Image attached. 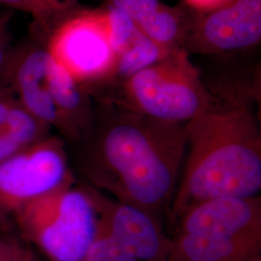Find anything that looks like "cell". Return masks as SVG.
Instances as JSON below:
<instances>
[{
	"label": "cell",
	"mask_w": 261,
	"mask_h": 261,
	"mask_svg": "<svg viewBox=\"0 0 261 261\" xmlns=\"http://www.w3.org/2000/svg\"><path fill=\"white\" fill-rule=\"evenodd\" d=\"M172 51L174 50H168L159 46L145 36L138 28L128 47L116 56L114 67L109 80L121 79L125 83L141 70L167 58Z\"/></svg>",
	"instance_id": "4fadbf2b"
},
{
	"label": "cell",
	"mask_w": 261,
	"mask_h": 261,
	"mask_svg": "<svg viewBox=\"0 0 261 261\" xmlns=\"http://www.w3.org/2000/svg\"><path fill=\"white\" fill-rule=\"evenodd\" d=\"M43 12L45 29L55 28L60 20L76 10L77 0H38Z\"/></svg>",
	"instance_id": "ac0fdd59"
},
{
	"label": "cell",
	"mask_w": 261,
	"mask_h": 261,
	"mask_svg": "<svg viewBox=\"0 0 261 261\" xmlns=\"http://www.w3.org/2000/svg\"><path fill=\"white\" fill-rule=\"evenodd\" d=\"M230 1L231 0H185L190 9L194 10L197 13H207L218 9Z\"/></svg>",
	"instance_id": "cb8c5ba5"
},
{
	"label": "cell",
	"mask_w": 261,
	"mask_h": 261,
	"mask_svg": "<svg viewBox=\"0 0 261 261\" xmlns=\"http://www.w3.org/2000/svg\"><path fill=\"white\" fill-rule=\"evenodd\" d=\"M12 19L11 11L0 12V75L6 65L11 53L10 22Z\"/></svg>",
	"instance_id": "d6986e66"
},
{
	"label": "cell",
	"mask_w": 261,
	"mask_h": 261,
	"mask_svg": "<svg viewBox=\"0 0 261 261\" xmlns=\"http://www.w3.org/2000/svg\"><path fill=\"white\" fill-rule=\"evenodd\" d=\"M102 226L138 260H166L169 243L165 244L157 225L138 206H118Z\"/></svg>",
	"instance_id": "30bf717a"
},
{
	"label": "cell",
	"mask_w": 261,
	"mask_h": 261,
	"mask_svg": "<svg viewBox=\"0 0 261 261\" xmlns=\"http://www.w3.org/2000/svg\"><path fill=\"white\" fill-rule=\"evenodd\" d=\"M47 83L60 117L61 130L75 136L90 118L85 89L50 56L47 62Z\"/></svg>",
	"instance_id": "8fae6325"
},
{
	"label": "cell",
	"mask_w": 261,
	"mask_h": 261,
	"mask_svg": "<svg viewBox=\"0 0 261 261\" xmlns=\"http://www.w3.org/2000/svg\"><path fill=\"white\" fill-rule=\"evenodd\" d=\"M260 40L261 0H231L207 13L195 12L183 48L222 55L254 47Z\"/></svg>",
	"instance_id": "52a82bcc"
},
{
	"label": "cell",
	"mask_w": 261,
	"mask_h": 261,
	"mask_svg": "<svg viewBox=\"0 0 261 261\" xmlns=\"http://www.w3.org/2000/svg\"><path fill=\"white\" fill-rule=\"evenodd\" d=\"M49 125L28 111L17 99L3 129L21 149L47 138Z\"/></svg>",
	"instance_id": "5bb4252c"
},
{
	"label": "cell",
	"mask_w": 261,
	"mask_h": 261,
	"mask_svg": "<svg viewBox=\"0 0 261 261\" xmlns=\"http://www.w3.org/2000/svg\"><path fill=\"white\" fill-rule=\"evenodd\" d=\"M117 115L103 134V162L135 206L157 205L173 187L185 129L127 108Z\"/></svg>",
	"instance_id": "7a4b0ae2"
},
{
	"label": "cell",
	"mask_w": 261,
	"mask_h": 261,
	"mask_svg": "<svg viewBox=\"0 0 261 261\" xmlns=\"http://www.w3.org/2000/svg\"><path fill=\"white\" fill-rule=\"evenodd\" d=\"M2 220H3V216H2V215H1V213H0V222H1Z\"/></svg>",
	"instance_id": "484cf974"
},
{
	"label": "cell",
	"mask_w": 261,
	"mask_h": 261,
	"mask_svg": "<svg viewBox=\"0 0 261 261\" xmlns=\"http://www.w3.org/2000/svg\"><path fill=\"white\" fill-rule=\"evenodd\" d=\"M46 48L84 89L107 82L116 59L105 9H76L69 14L50 31Z\"/></svg>",
	"instance_id": "5b68a950"
},
{
	"label": "cell",
	"mask_w": 261,
	"mask_h": 261,
	"mask_svg": "<svg viewBox=\"0 0 261 261\" xmlns=\"http://www.w3.org/2000/svg\"><path fill=\"white\" fill-rule=\"evenodd\" d=\"M22 235L53 261H83L99 226L97 211L86 193L61 188L14 213Z\"/></svg>",
	"instance_id": "3957f363"
},
{
	"label": "cell",
	"mask_w": 261,
	"mask_h": 261,
	"mask_svg": "<svg viewBox=\"0 0 261 261\" xmlns=\"http://www.w3.org/2000/svg\"><path fill=\"white\" fill-rule=\"evenodd\" d=\"M48 58L46 47L31 45L11 50L0 84L10 87L19 103L40 120L61 130L47 83Z\"/></svg>",
	"instance_id": "9c48e42d"
},
{
	"label": "cell",
	"mask_w": 261,
	"mask_h": 261,
	"mask_svg": "<svg viewBox=\"0 0 261 261\" xmlns=\"http://www.w3.org/2000/svg\"><path fill=\"white\" fill-rule=\"evenodd\" d=\"M106 11L109 38L115 55L123 51L135 36L138 27L124 11L110 4Z\"/></svg>",
	"instance_id": "9a60e30c"
},
{
	"label": "cell",
	"mask_w": 261,
	"mask_h": 261,
	"mask_svg": "<svg viewBox=\"0 0 261 261\" xmlns=\"http://www.w3.org/2000/svg\"><path fill=\"white\" fill-rule=\"evenodd\" d=\"M17 101V97L12 89L5 84H0V128L4 126L10 112Z\"/></svg>",
	"instance_id": "44dd1931"
},
{
	"label": "cell",
	"mask_w": 261,
	"mask_h": 261,
	"mask_svg": "<svg viewBox=\"0 0 261 261\" xmlns=\"http://www.w3.org/2000/svg\"><path fill=\"white\" fill-rule=\"evenodd\" d=\"M260 211L255 197L221 196L184 214L182 233L260 243Z\"/></svg>",
	"instance_id": "ba28073f"
},
{
	"label": "cell",
	"mask_w": 261,
	"mask_h": 261,
	"mask_svg": "<svg viewBox=\"0 0 261 261\" xmlns=\"http://www.w3.org/2000/svg\"><path fill=\"white\" fill-rule=\"evenodd\" d=\"M20 150L22 149L11 139L3 127L0 128V164L17 154Z\"/></svg>",
	"instance_id": "603a6c76"
},
{
	"label": "cell",
	"mask_w": 261,
	"mask_h": 261,
	"mask_svg": "<svg viewBox=\"0 0 261 261\" xmlns=\"http://www.w3.org/2000/svg\"><path fill=\"white\" fill-rule=\"evenodd\" d=\"M27 250L0 237V261H19Z\"/></svg>",
	"instance_id": "7402d4cb"
},
{
	"label": "cell",
	"mask_w": 261,
	"mask_h": 261,
	"mask_svg": "<svg viewBox=\"0 0 261 261\" xmlns=\"http://www.w3.org/2000/svg\"><path fill=\"white\" fill-rule=\"evenodd\" d=\"M71 185L61 144L47 138L0 164V213L3 218L42 196Z\"/></svg>",
	"instance_id": "8992f818"
},
{
	"label": "cell",
	"mask_w": 261,
	"mask_h": 261,
	"mask_svg": "<svg viewBox=\"0 0 261 261\" xmlns=\"http://www.w3.org/2000/svg\"><path fill=\"white\" fill-rule=\"evenodd\" d=\"M127 109L164 121L188 122L211 100L196 66L178 48L125 82Z\"/></svg>",
	"instance_id": "277c9868"
},
{
	"label": "cell",
	"mask_w": 261,
	"mask_h": 261,
	"mask_svg": "<svg viewBox=\"0 0 261 261\" xmlns=\"http://www.w3.org/2000/svg\"><path fill=\"white\" fill-rule=\"evenodd\" d=\"M0 5L28 13L40 27L45 28L43 12L38 0H0Z\"/></svg>",
	"instance_id": "ffe728a7"
},
{
	"label": "cell",
	"mask_w": 261,
	"mask_h": 261,
	"mask_svg": "<svg viewBox=\"0 0 261 261\" xmlns=\"http://www.w3.org/2000/svg\"><path fill=\"white\" fill-rule=\"evenodd\" d=\"M186 171L175 202L185 214L221 196L254 197L261 189L260 139L256 119L239 95H211L203 112L187 122Z\"/></svg>",
	"instance_id": "6da1fadb"
},
{
	"label": "cell",
	"mask_w": 261,
	"mask_h": 261,
	"mask_svg": "<svg viewBox=\"0 0 261 261\" xmlns=\"http://www.w3.org/2000/svg\"><path fill=\"white\" fill-rule=\"evenodd\" d=\"M83 261H139L114 240L100 224L96 238Z\"/></svg>",
	"instance_id": "2e32d148"
},
{
	"label": "cell",
	"mask_w": 261,
	"mask_h": 261,
	"mask_svg": "<svg viewBox=\"0 0 261 261\" xmlns=\"http://www.w3.org/2000/svg\"><path fill=\"white\" fill-rule=\"evenodd\" d=\"M111 4L124 11L139 25L152 16L162 3L160 0H112Z\"/></svg>",
	"instance_id": "e0dca14e"
},
{
	"label": "cell",
	"mask_w": 261,
	"mask_h": 261,
	"mask_svg": "<svg viewBox=\"0 0 261 261\" xmlns=\"http://www.w3.org/2000/svg\"><path fill=\"white\" fill-rule=\"evenodd\" d=\"M195 12L162 3L152 16L137 27L159 46L168 50H175L183 48Z\"/></svg>",
	"instance_id": "7c38bea8"
},
{
	"label": "cell",
	"mask_w": 261,
	"mask_h": 261,
	"mask_svg": "<svg viewBox=\"0 0 261 261\" xmlns=\"http://www.w3.org/2000/svg\"><path fill=\"white\" fill-rule=\"evenodd\" d=\"M19 261H37V259L31 252L27 251Z\"/></svg>",
	"instance_id": "d4e9b609"
}]
</instances>
